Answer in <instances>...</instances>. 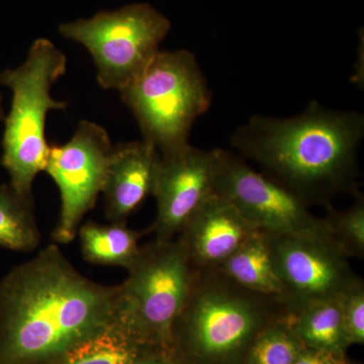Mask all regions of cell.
<instances>
[{
	"mask_svg": "<svg viewBox=\"0 0 364 364\" xmlns=\"http://www.w3.org/2000/svg\"><path fill=\"white\" fill-rule=\"evenodd\" d=\"M291 314L268 325L254 339L244 364H294L305 345L294 332Z\"/></svg>",
	"mask_w": 364,
	"mask_h": 364,
	"instance_id": "19",
	"label": "cell"
},
{
	"mask_svg": "<svg viewBox=\"0 0 364 364\" xmlns=\"http://www.w3.org/2000/svg\"><path fill=\"white\" fill-rule=\"evenodd\" d=\"M328 214L323 219L329 227L333 239L350 257H364V198L356 195L355 203L346 210H338L326 205Z\"/></svg>",
	"mask_w": 364,
	"mask_h": 364,
	"instance_id": "20",
	"label": "cell"
},
{
	"mask_svg": "<svg viewBox=\"0 0 364 364\" xmlns=\"http://www.w3.org/2000/svg\"><path fill=\"white\" fill-rule=\"evenodd\" d=\"M151 347L116 320L48 364H129Z\"/></svg>",
	"mask_w": 364,
	"mask_h": 364,
	"instance_id": "15",
	"label": "cell"
},
{
	"mask_svg": "<svg viewBox=\"0 0 364 364\" xmlns=\"http://www.w3.org/2000/svg\"><path fill=\"white\" fill-rule=\"evenodd\" d=\"M291 313L286 301L239 286L218 269H198L195 284L172 332L205 363L245 356L261 331Z\"/></svg>",
	"mask_w": 364,
	"mask_h": 364,
	"instance_id": "3",
	"label": "cell"
},
{
	"mask_svg": "<svg viewBox=\"0 0 364 364\" xmlns=\"http://www.w3.org/2000/svg\"><path fill=\"white\" fill-rule=\"evenodd\" d=\"M66 70V55L51 41L40 38L33 41L20 66L0 73V85L13 92L2 140L1 163L9 173V186L21 196H32L33 181L47 165L48 114L68 107L51 93L53 85Z\"/></svg>",
	"mask_w": 364,
	"mask_h": 364,
	"instance_id": "4",
	"label": "cell"
},
{
	"mask_svg": "<svg viewBox=\"0 0 364 364\" xmlns=\"http://www.w3.org/2000/svg\"><path fill=\"white\" fill-rule=\"evenodd\" d=\"M294 332L306 347L344 354L348 346L340 298L315 301L291 314Z\"/></svg>",
	"mask_w": 364,
	"mask_h": 364,
	"instance_id": "17",
	"label": "cell"
},
{
	"mask_svg": "<svg viewBox=\"0 0 364 364\" xmlns=\"http://www.w3.org/2000/svg\"><path fill=\"white\" fill-rule=\"evenodd\" d=\"M2 117V105H1V95H0V119Z\"/></svg>",
	"mask_w": 364,
	"mask_h": 364,
	"instance_id": "24",
	"label": "cell"
},
{
	"mask_svg": "<svg viewBox=\"0 0 364 364\" xmlns=\"http://www.w3.org/2000/svg\"><path fill=\"white\" fill-rule=\"evenodd\" d=\"M160 158L157 148L144 139L112 146L102 191L112 223H126L152 196Z\"/></svg>",
	"mask_w": 364,
	"mask_h": 364,
	"instance_id": "13",
	"label": "cell"
},
{
	"mask_svg": "<svg viewBox=\"0 0 364 364\" xmlns=\"http://www.w3.org/2000/svg\"><path fill=\"white\" fill-rule=\"evenodd\" d=\"M40 241L32 196L20 195L9 184L0 186V248L31 252Z\"/></svg>",
	"mask_w": 364,
	"mask_h": 364,
	"instance_id": "18",
	"label": "cell"
},
{
	"mask_svg": "<svg viewBox=\"0 0 364 364\" xmlns=\"http://www.w3.org/2000/svg\"><path fill=\"white\" fill-rule=\"evenodd\" d=\"M142 132L160 155L189 145L198 117L212 104V91L195 55L188 50L162 51L119 90Z\"/></svg>",
	"mask_w": 364,
	"mask_h": 364,
	"instance_id": "5",
	"label": "cell"
},
{
	"mask_svg": "<svg viewBox=\"0 0 364 364\" xmlns=\"http://www.w3.org/2000/svg\"><path fill=\"white\" fill-rule=\"evenodd\" d=\"M268 236L275 272L291 313L315 301L340 298L360 279L332 238Z\"/></svg>",
	"mask_w": 364,
	"mask_h": 364,
	"instance_id": "10",
	"label": "cell"
},
{
	"mask_svg": "<svg viewBox=\"0 0 364 364\" xmlns=\"http://www.w3.org/2000/svg\"><path fill=\"white\" fill-rule=\"evenodd\" d=\"M218 149L202 150L191 144L161 155L152 196L157 215L152 231L155 240L177 238L203 203L215 193Z\"/></svg>",
	"mask_w": 364,
	"mask_h": 364,
	"instance_id": "11",
	"label": "cell"
},
{
	"mask_svg": "<svg viewBox=\"0 0 364 364\" xmlns=\"http://www.w3.org/2000/svg\"><path fill=\"white\" fill-rule=\"evenodd\" d=\"M117 286L93 282L57 244L0 282V364H48L117 320Z\"/></svg>",
	"mask_w": 364,
	"mask_h": 364,
	"instance_id": "1",
	"label": "cell"
},
{
	"mask_svg": "<svg viewBox=\"0 0 364 364\" xmlns=\"http://www.w3.org/2000/svg\"><path fill=\"white\" fill-rule=\"evenodd\" d=\"M345 334L348 344L364 342V284L359 279L340 296Z\"/></svg>",
	"mask_w": 364,
	"mask_h": 364,
	"instance_id": "21",
	"label": "cell"
},
{
	"mask_svg": "<svg viewBox=\"0 0 364 364\" xmlns=\"http://www.w3.org/2000/svg\"><path fill=\"white\" fill-rule=\"evenodd\" d=\"M112 144L100 124L81 121L68 142L50 146L45 172L56 183L61 198L56 243L69 244L78 234L83 218L95 207L104 188Z\"/></svg>",
	"mask_w": 364,
	"mask_h": 364,
	"instance_id": "9",
	"label": "cell"
},
{
	"mask_svg": "<svg viewBox=\"0 0 364 364\" xmlns=\"http://www.w3.org/2000/svg\"><path fill=\"white\" fill-rule=\"evenodd\" d=\"M217 269L239 286L284 299V286L275 272L269 236L260 230H255Z\"/></svg>",
	"mask_w": 364,
	"mask_h": 364,
	"instance_id": "14",
	"label": "cell"
},
{
	"mask_svg": "<svg viewBox=\"0 0 364 364\" xmlns=\"http://www.w3.org/2000/svg\"><path fill=\"white\" fill-rule=\"evenodd\" d=\"M347 364H348V363H347Z\"/></svg>",
	"mask_w": 364,
	"mask_h": 364,
	"instance_id": "25",
	"label": "cell"
},
{
	"mask_svg": "<svg viewBox=\"0 0 364 364\" xmlns=\"http://www.w3.org/2000/svg\"><path fill=\"white\" fill-rule=\"evenodd\" d=\"M229 200L215 193L177 236L196 269H217L255 231Z\"/></svg>",
	"mask_w": 364,
	"mask_h": 364,
	"instance_id": "12",
	"label": "cell"
},
{
	"mask_svg": "<svg viewBox=\"0 0 364 364\" xmlns=\"http://www.w3.org/2000/svg\"><path fill=\"white\" fill-rule=\"evenodd\" d=\"M364 116L312 102L291 117L254 114L232 134L242 157L306 205H330L340 193H358V151Z\"/></svg>",
	"mask_w": 364,
	"mask_h": 364,
	"instance_id": "2",
	"label": "cell"
},
{
	"mask_svg": "<svg viewBox=\"0 0 364 364\" xmlns=\"http://www.w3.org/2000/svg\"><path fill=\"white\" fill-rule=\"evenodd\" d=\"M117 289V321L144 344L172 347V332L183 310L198 269L183 245L154 240L141 246Z\"/></svg>",
	"mask_w": 364,
	"mask_h": 364,
	"instance_id": "6",
	"label": "cell"
},
{
	"mask_svg": "<svg viewBox=\"0 0 364 364\" xmlns=\"http://www.w3.org/2000/svg\"><path fill=\"white\" fill-rule=\"evenodd\" d=\"M129 364H181L172 347H151Z\"/></svg>",
	"mask_w": 364,
	"mask_h": 364,
	"instance_id": "23",
	"label": "cell"
},
{
	"mask_svg": "<svg viewBox=\"0 0 364 364\" xmlns=\"http://www.w3.org/2000/svg\"><path fill=\"white\" fill-rule=\"evenodd\" d=\"M81 252L92 264L111 265L128 269L140 251L141 232L132 230L126 223L112 225L87 222L78 230Z\"/></svg>",
	"mask_w": 364,
	"mask_h": 364,
	"instance_id": "16",
	"label": "cell"
},
{
	"mask_svg": "<svg viewBox=\"0 0 364 364\" xmlns=\"http://www.w3.org/2000/svg\"><path fill=\"white\" fill-rule=\"evenodd\" d=\"M215 193L264 233L333 239L325 220L314 215L301 198L230 151L218 149Z\"/></svg>",
	"mask_w": 364,
	"mask_h": 364,
	"instance_id": "8",
	"label": "cell"
},
{
	"mask_svg": "<svg viewBox=\"0 0 364 364\" xmlns=\"http://www.w3.org/2000/svg\"><path fill=\"white\" fill-rule=\"evenodd\" d=\"M171 30L166 16L149 4L102 11L59 26L60 35L90 52L98 85L122 90L148 66Z\"/></svg>",
	"mask_w": 364,
	"mask_h": 364,
	"instance_id": "7",
	"label": "cell"
},
{
	"mask_svg": "<svg viewBox=\"0 0 364 364\" xmlns=\"http://www.w3.org/2000/svg\"><path fill=\"white\" fill-rule=\"evenodd\" d=\"M294 364H347V363L345 360L344 354L305 346Z\"/></svg>",
	"mask_w": 364,
	"mask_h": 364,
	"instance_id": "22",
	"label": "cell"
}]
</instances>
